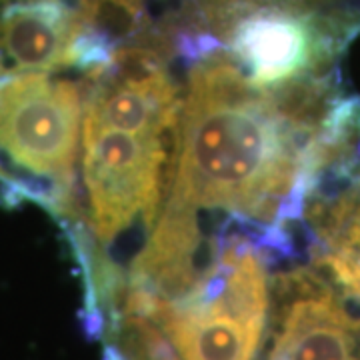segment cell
Wrapping results in <instances>:
<instances>
[{
  "label": "cell",
  "mask_w": 360,
  "mask_h": 360,
  "mask_svg": "<svg viewBox=\"0 0 360 360\" xmlns=\"http://www.w3.org/2000/svg\"><path fill=\"white\" fill-rule=\"evenodd\" d=\"M266 255L240 232L212 234L194 283L176 298L124 307L150 322L180 360H257L269 319Z\"/></svg>",
  "instance_id": "7a4b0ae2"
},
{
  "label": "cell",
  "mask_w": 360,
  "mask_h": 360,
  "mask_svg": "<svg viewBox=\"0 0 360 360\" xmlns=\"http://www.w3.org/2000/svg\"><path fill=\"white\" fill-rule=\"evenodd\" d=\"M292 4H300V6H309V8H333L336 0H286Z\"/></svg>",
  "instance_id": "ba28073f"
},
{
  "label": "cell",
  "mask_w": 360,
  "mask_h": 360,
  "mask_svg": "<svg viewBox=\"0 0 360 360\" xmlns=\"http://www.w3.org/2000/svg\"><path fill=\"white\" fill-rule=\"evenodd\" d=\"M176 134L82 118V180L90 231L104 245L142 219L153 229L162 198L168 144Z\"/></svg>",
  "instance_id": "5b68a950"
},
{
  "label": "cell",
  "mask_w": 360,
  "mask_h": 360,
  "mask_svg": "<svg viewBox=\"0 0 360 360\" xmlns=\"http://www.w3.org/2000/svg\"><path fill=\"white\" fill-rule=\"evenodd\" d=\"M359 30V11L269 0L222 16L206 37L226 49L255 86L276 90L330 77V66Z\"/></svg>",
  "instance_id": "277c9868"
},
{
  "label": "cell",
  "mask_w": 360,
  "mask_h": 360,
  "mask_svg": "<svg viewBox=\"0 0 360 360\" xmlns=\"http://www.w3.org/2000/svg\"><path fill=\"white\" fill-rule=\"evenodd\" d=\"M281 302L264 360H360V319L319 269H295L272 278Z\"/></svg>",
  "instance_id": "8992f818"
},
{
  "label": "cell",
  "mask_w": 360,
  "mask_h": 360,
  "mask_svg": "<svg viewBox=\"0 0 360 360\" xmlns=\"http://www.w3.org/2000/svg\"><path fill=\"white\" fill-rule=\"evenodd\" d=\"M84 118V94L52 72L0 77V182L4 200H32L72 217V182Z\"/></svg>",
  "instance_id": "3957f363"
},
{
  "label": "cell",
  "mask_w": 360,
  "mask_h": 360,
  "mask_svg": "<svg viewBox=\"0 0 360 360\" xmlns=\"http://www.w3.org/2000/svg\"><path fill=\"white\" fill-rule=\"evenodd\" d=\"M340 98L330 77L262 90L226 49L205 52L191 63L165 205L222 210L217 232L245 234L266 258L290 255L314 142Z\"/></svg>",
  "instance_id": "6da1fadb"
},
{
  "label": "cell",
  "mask_w": 360,
  "mask_h": 360,
  "mask_svg": "<svg viewBox=\"0 0 360 360\" xmlns=\"http://www.w3.org/2000/svg\"><path fill=\"white\" fill-rule=\"evenodd\" d=\"M84 32L75 0H0V77L77 66Z\"/></svg>",
  "instance_id": "52a82bcc"
}]
</instances>
